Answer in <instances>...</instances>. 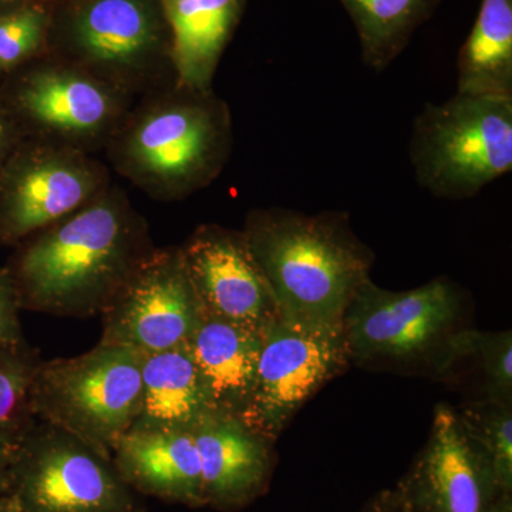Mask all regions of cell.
Returning <instances> with one entry per match:
<instances>
[{
  "instance_id": "cell-34",
  "label": "cell",
  "mask_w": 512,
  "mask_h": 512,
  "mask_svg": "<svg viewBox=\"0 0 512 512\" xmlns=\"http://www.w3.org/2000/svg\"><path fill=\"white\" fill-rule=\"evenodd\" d=\"M3 79H5V76H2V74H0V83L3 82Z\"/></svg>"
},
{
  "instance_id": "cell-2",
  "label": "cell",
  "mask_w": 512,
  "mask_h": 512,
  "mask_svg": "<svg viewBox=\"0 0 512 512\" xmlns=\"http://www.w3.org/2000/svg\"><path fill=\"white\" fill-rule=\"evenodd\" d=\"M281 318L320 328L342 326L375 254L360 241L348 212L308 215L285 208L249 212L242 229Z\"/></svg>"
},
{
  "instance_id": "cell-8",
  "label": "cell",
  "mask_w": 512,
  "mask_h": 512,
  "mask_svg": "<svg viewBox=\"0 0 512 512\" xmlns=\"http://www.w3.org/2000/svg\"><path fill=\"white\" fill-rule=\"evenodd\" d=\"M9 494L22 512H144L111 457L40 420L13 451Z\"/></svg>"
},
{
  "instance_id": "cell-18",
  "label": "cell",
  "mask_w": 512,
  "mask_h": 512,
  "mask_svg": "<svg viewBox=\"0 0 512 512\" xmlns=\"http://www.w3.org/2000/svg\"><path fill=\"white\" fill-rule=\"evenodd\" d=\"M247 0H161L171 35L175 83L211 90L222 53Z\"/></svg>"
},
{
  "instance_id": "cell-24",
  "label": "cell",
  "mask_w": 512,
  "mask_h": 512,
  "mask_svg": "<svg viewBox=\"0 0 512 512\" xmlns=\"http://www.w3.org/2000/svg\"><path fill=\"white\" fill-rule=\"evenodd\" d=\"M456 412L468 439L490 461L501 487L512 493V403L470 399Z\"/></svg>"
},
{
  "instance_id": "cell-31",
  "label": "cell",
  "mask_w": 512,
  "mask_h": 512,
  "mask_svg": "<svg viewBox=\"0 0 512 512\" xmlns=\"http://www.w3.org/2000/svg\"><path fill=\"white\" fill-rule=\"evenodd\" d=\"M0 512H22L18 501L12 494L6 493L0 495Z\"/></svg>"
},
{
  "instance_id": "cell-13",
  "label": "cell",
  "mask_w": 512,
  "mask_h": 512,
  "mask_svg": "<svg viewBox=\"0 0 512 512\" xmlns=\"http://www.w3.org/2000/svg\"><path fill=\"white\" fill-rule=\"evenodd\" d=\"M396 488L410 512H491L507 493L456 409L444 403L434 409L426 444Z\"/></svg>"
},
{
  "instance_id": "cell-12",
  "label": "cell",
  "mask_w": 512,
  "mask_h": 512,
  "mask_svg": "<svg viewBox=\"0 0 512 512\" xmlns=\"http://www.w3.org/2000/svg\"><path fill=\"white\" fill-rule=\"evenodd\" d=\"M180 247L151 249L107 306L100 342L144 355L187 345L202 319Z\"/></svg>"
},
{
  "instance_id": "cell-15",
  "label": "cell",
  "mask_w": 512,
  "mask_h": 512,
  "mask_svg": "<svg viewBox=\"0 0 512 512\" xmlns=\"http://www.w3.org/2000/svg\"><path fill=\"white\" fill-rule=\"evenodd\" d=\"M200 454L205 505L238 510L261 497L271 481L276 441L238 417L208 412L192 429Z\"/></svg>"
},
{
  "instance_id": "cell-4",
  "label": "cell",
  "mask_w": 512,
  "mask_h": 512,
  "mask_svg": "<svg viewBox=\"0 0 512 512\" xmlns=\"http://www.w3.org/2000/svg\"><path fill=\"white\" fill-rule=\"evenodd\" d=\"M470 320V296L447 276L402 292L367 279L342 329L352 365L434 379L451 340L470 328Z\"/></svg>"
},
{
  "instance_id": "cell-25",
  "label": "cell",
  "mask_w": 512,
  "mask_h": 512,
  "mask_svg": "<svg viewBox=\"0 0 512 512\" xmlns=\"http://www.w3.org/2000/svg\"><path fill=\"white\" fill-rule=\"evenodd\" d=\"M52 25V8L46 3L13 10L0 16V74L16 72L20 67L45 56Z\"/></svg>"
},
{
  "instance_id": "cell-11",
  "label": "cell",
  "mask_w": 512,
  "mask_h": 512,
  "mask_svg": "<svg viewBox=\"0 0 512 512\" xmlns=\"http://www.w3.org/2000/svg\"><path fill=\"white\" fill-rule=\"evenodd\" d=\"M350 365L342 326L276 320L265 330L251 406L242 421L278 440L306 402Z\"/></svg>"
},
{
  "instance_id": "cell-16",
  "label": "cell",
  "mask_w": 512,
  "mask_h": 512,
  "mask_svg": "<svg viewBox=\"0 0 512 512\" xmlns=\"http://www.w3.org/2000/svg\"><path fill=\"white\" fill-rule=\"evenodd\" d=\"M131 490L187 507H204L200 454L192 431H127L111 453Z\"/></svg>"
},
{
  "instance_id": "cell-17",
  "label": "cell",
  "mask_w": 512,
  "mask_h": 512,
  "mask_svg": "<svg viewBox=\"0 0 512 512\" xmlns=\"http://www.w3.org/2000/svg\"><path fill=\"white\" fill-rule=\"evenodd\" d=\"M264 333L202 315L187 348L211 412L244 420L254 394Z\"/></svg>"
},
{
  "instance_id": "cell-6",
  "label": "cell",
  "mask_w": 512,
  "mask_h": 512,
  "mask_svg": "<svg viewBox=\"0 0 512 512\" xmlns=\"http://www.w3.org/2000/svg\"><path fill=\"white\" fill-rule=\"evenodd\" d=\"M410 160L421 187L464 200L512 170V97L456 96L414 121Z\"/></svg>"
},
{
  "instance_id": "cell-23",
  "label": "cell",
  "mask_w": 512,
  "mask_h": 512,
  "mask_svg": "<svg viewBox=\"0 0 512 512\" xmlns=\"http://www.w3.org/2000/svg\"><path fill=\"white\" fill-rule=\"evenodd\" d=\"M39 353L26 339L0 345V451H12L37 423L33 383Z\"/></svg>"
},
{
  "instance_id": "cell-32",
  "label": "cell",
  "mask_w": 512,
  "mask_h": 512,
  "mask_svg": "<svg viewBox=\"0 0 512 512\" xmlns=\"http://www.w3.org/2000/svg\"><path fill=\"white\" fill-rule=\"evenodd\" d=\"M491 512H512V493L501 495Z\"/></svg>"
},
{
  "instance_id": "cell-21",
  "label": "cell",
  "mask_w": 512,
  "mask_h": 512,
  "mask_svg": "<svg viewBox=\"0 0 512 512\" xmlns=\"http://www.w3.org/2000/svg\"><path fill=\"white\" fill-rule=\"evenodd\" d=\"M436 380L476 390L474 399L512 403V332L468 328L451 340Z\"/></svg>"
},
{
  "instance_id": "cell-5",
  "label": "cell",
  "mask_w": 512,
  "mask_h": 512,
  "mask_svg": "<svg viewBox=\"0 0 512 512\" xmlns=\"http://www.w3.org/2000/svg\"><path fill=\"white\" fill-rule=\"evenodd\" d=\"M45 55L126 94L174 72L161 0H72L52 8Z\"/></svg>"
},
{
  "instance_id": "cell-30",
  "label": "cell",
  "mask_w": 512,
  "mask_h": 512,
  "mask_svg": "<svg viewBox=\"0 0 512 512\" xmlns=\"http://www.w3.org/2000/svg\"><path fill=\"white\" fill-rule=\"evenodd\" d=\"M36 2H42V0H0V16Z\"/></svg>"
},
{
  "instance_id": "cell-22",
  "label": "cell",
  "mask_w": 512,
  "mask_h": 512,
  "mask_svg": "<svg viewBox=\"0 0 512 512\" xmlns=\"http://www.w3.org/2000/svg\"><path fill=\"white\" fill-rule=\"evenodd\" d=\"M441 0H340L359 36L363 62L382 72L409 45Z\"/></svg>"
},
{
  "instance_id": "cell-3",
  "label": "cell",
  "mask_w": 512,
  "mask_h": 512,
  "mask_svg": "<svg viewBox=\"0 0 512 512\" xmlns=\"http://www.w3.org/2000/svg\"><path fill=\"white\" fill-rule=\"evenodd\" d=\"M232 150V119L212 90L174 84L116 130L111 160L158 200H180L210 185Z\"/></svg>"
},
{
  "instance_id": "cell-1",
  "label": "cell",
  "mask_w": 512,
  "mask_h": 512,
  "mask_svg": "<svg viewBox=\"0 0 512 512\" xmlns=\"http://www.w3.org/2000/svg\"><path fill=\"white\" fill-rule=\"evenodd\" d=\"M16 247L6 268L22 309L86 318L106 311L154 245L127 195L109 187Z\"/></svg>"
},
{
  "instance_id": "cell-20",
  "label": "cell",
  "mask_w": 512,
  "mask_h": 512,
  "mask_svg": "<svg viewBox=\"0 0 512 512\" xmlns=\"http://www.w3.org/2000/svg\"><path fill=\"white\" fill-rule=\"evenodd\" d=\"M457 67V93L512 97V0H481Z\"/></svg>"
},
{
  "instance_id": "cell-14",
  "label": "cell",
  "mask_w": 512,
  "mask_h": 512,
  "mask_svg": "<svg viewBox=\"0 0 512 512\" xmlns=\"http://www.w3.org/2000/svg\"><path fill=\"white\" fill-rule=\"evenodd\" d=\"M180 249L205 316L261 333L281 319L244 232L200 225Z\"/></svg>"
},
{
  "instance_id": "cell-27",
  "label": "cell",
  "mask_w": 512,
  "mask_h": 512,
  "mask_svg": "<svg viewBox=\"0 0 512 512\" xmlns=\"http://www.w3.org/2000/svg\"><path fill=\"white\" fill-rule=\"evenodd\" d=\"M25 137V131L0 93V167Z\"/></svg>"
},
{
  "instance_id": "cell-28",
  "label": "cell",
  "mask_w": 512,
  "mask_h": 512,
  "mask_svg": "<svg viewBox=\"0 0 512 512\" xmlns=\"http://www.w3.org/2000/svg\"><path fill=\"white\" fill-rule=\"evenodd\" d=\"M360 512H410L397 488L380 491Z\"/></svg>"
},
{
  "instance_id": "cell-10",
  "label": "cell",
  "mask_w": 512,
  "mask_h": 512,
  "mask_svg": "<svg viewBox=\"0 0 512 512\" xmlns=\"http://www.w3.org/2000/svg\"><path fill=\"white\" fill-rule=\"evenodd\" d=\"M0 93L25 134L76 148L117 130L126 100L92 74L47 55L8 74Z\"/></svg>"
},
{
  "instance_id": "cell-26",
  "label": "cell",
  "mask_w": 512,
  "mask_h": 512,
  "mask_svg": "<svg viewBox=\"0 0 512 512\" xmlns=\"http://www.w3.org/2000/svg\"><path fill=\"white\" fill-rule=\"evenodd\" d=\"M20 299L15 281L6 266H0V345L25 339L20 323Z\"/></svg>"
},
{
  "instance_id": "cell-33",
  "label": "cell",
  "mask_w": 512,
  "mask_h": 512,
  "mask_svg": "<svg viewBox=\"0 0 512 512\" xmlns=\"http://www.w3.org/2000/svg\"><path fill=\"white\" fill-rule=\"evenodd\" d=\"M42 2L50 8H55V6L64 5V3L72 2V0H42Z\"/></svg>"
},
{
  "instance_id": "cell-19",
  "label": "cell",
  "mask_w": 512,
  "mask_h": 512,
  "mask_svg": "<svg viewBox=\"0 0 512 512\" xmlns=\"http://www.w3.org/2000/svg\"><path fill=\"white\" fill-rule=\"evenodd\" d=\"M143 392L128 431H192L211 412L187 345L144 355Z\"/></svg>"
},
{
  "instance_id": "cell-7",
  "label": "cell",
  "mask_w": 512,
  "mask_h": 512,
  "mask_svg": "<svg viewBox=\"0 0 512 512\" xmlns=\"http://www.w3.org/2000/svg\"><path fill=\"white\" fill-rule=\"evenodd\" d=\"M143 359L130 346L100 342L80 356L42 360L33 383L37 420L111 457L140 410Z\"/></svg>"
},
{
  "instance_id": "cell-9",
  "label": "cell",
  "mask_w": 512,
  "mask_h": 512,
  "mask_svg": "<svg viewBox=\"0 0 512 512\" xmlns=\"http://www.w3.org/2000/svg\"><path fill=\"white\" fill-rule=\"evenodd\" d=\"M109 188L82 148L23 138L0 167V245H19Z\"/></svg>"
},
{
  "instance_id": "cell-29",
  "label": "cell",
  "mask_w": 512,
  "mask_h": 512,
  "mask_svg": "<svg viewBox=\"0 0 512 512\" xmlns=\"http://www.w3.org/2000/svg\"><path fill=\"white\" fill-rule=\"evenodd\" d=\"M13 451H0V495L9 493V467Z\"/></svg>"
}]
</instances>
